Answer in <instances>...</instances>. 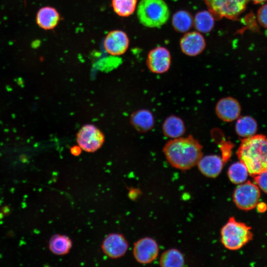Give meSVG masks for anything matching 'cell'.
Instances as JSON below:
<instances>
[{
	"instance_id": "7402d4cb",
	"label": "cell",
	"mask_w": 267,
	"mask_h": 267,
	"mask_svg": "<svg viewBox=\"0 0 267 267\" xmlns=\"http://www.w3.org/2000/svg\"><path fill=\"white\" fill-rule=\"evenodd\" d=\"M159 263L163 267H180L184 264V259L179 251L176 249H170L162 254Z\"/></svg>"
},
{
	"instance_id": "7c38bea8",
	"label": "cell",
	"mask_w": 267,
	"mask_h": 267,
	"mask_svg": "<svg viewBox=\"0 0 267 267\" xmlns=\"http://www.w3.org/2000/svg\"><path fill=\"white\" fill-rule=\"evenodd\" d=\"M128 243L125 237L119 233L108 235L103 241L101 248L104 253L112 259L124 256L128 250Z\"/></svg>"
},
{
	"instance_id": "d6986e66",
	"label": "cell",
	"mask_w": 267,
	"mask_h": 267,
	"mask_svg": "<svg viewBox=\"0 0 267 267\" xmlns=\"http://www.w3.org/2000/svg\"><path fill=\"white\" fill-rule=\"evenodd\" d=\"M172 24L175 30L180 33H185L193 26V18L188 11L180 10L172 16Z\"/></svg>"
},
{
	"instance_id": "9a60e30c",
	"label": "cell",
	"mask_w": 267,
	"mask_h": 267,
	"mask_svg": "<svg viewBox=\"0 0 267 267\" xmlns=\"http://www.w3.org/2000/svg\"><path fill=\"white\" fill-rule=\"evenodd\" d=\"M130 123L138 133H146L151 130L155 125V119L152 113L146 109H141L134 112L130 116Z\"/></svg>"
},
{
	"instance_id": "30bf717a",
	"label": "cell",
	"mask_w": 267,
	"mask_h": 267,
	"mask_svg": "<svg viewBox=\"0 0 267 267\" xmlns=\"http://www.w3.org/2000/svg\"><path fill=\"white\" fill-rule=\"evenodd\" d=\"M215 110L217 116L220 120L225 122H231L240 116L241 107L236 99L227 96L218 101Z\"/></svg>"
},
{
	"instance_id": "4316f807",
	"label": "cell",
	"mask_w": 267,
	"mask_h": 267,
	"mask_svg": "<svg viewBox=\"0 0 267 267\" xmlns=\"http://www.w3.org/2000/svg\"><path fill=\"white\" fill-rule=\"evenodd\" d=\"M71 148V152L74 155H78L81 152V148L79 146H75Z\"/></svg>"
},
{
	"instance_id": "3957f363",
	"label": "cell",
	"mask_w": 267,
	"mask_h": 267,
	"mask_svg": "<svg viewBox=\"0 0 267 267\" xmlns=\"http://www.w3.org/2000/svg\"><path fill=\"white\" fill-rule=\"evenodd\" d=\"M139 22L148 28H159L170 17L169 8L164 0H140L137 7Z\"/></svg>"
},
{
	"instance_id": "2e32d148",
	"label": "cell",
	"mask_w": 267,
	"mask_h": 267,
	"mask_svg": "<svg viewBox=\"0 0 267 267\" xmlns=\"http://www.w3.org/2000/svg\"><path fill=\"white\" fill-rule=\"evenodd\" d=\"M162 130L163 134L171 139L183 136L186 131L183 120L175 115L168 116L164 121Z\"/></svg>"
},
{
	"instance_id": "7a4b0ae2",
	"label": "cell",
	"mask_w": 267,
	"mask_h": 267,
	"mask_svg": "<svg viewBox=\"0 0 267 267\" xmlns=\"http://www.w3.org/2000/svg\"><path fill=\"white\" fill-rule=\"evenodd\" d=\"M236 154L251 176L254 177L267 170V137L263 134H255L243 138Z\"/></svg>"
},
{
	"instance_id": "8fae6325",
	"label": "cell",
	"mask_w": 267,
	"mask_h": 267,
	"mask_svg": "<svg viewBox=\"0 0 267 267\" xmlns=\"http://www.w3.org/2000/svg\"><path fill=\"white\" fill-rule=\"evenodd\" d=\"M103 45L106 51L115 56L124 54L129 45V39L127 34L120 30L109 32L105 37Z\"/></svg>"
},
{
	"instance_id": "4fadbf2b",
	"label": "cell",
	"mask_w": 267,
	"mask_h": 267,
	"mask_svg": "<svg viewBox=\"0 0 267 267\" xmlns=\"http://www.w3.org/2000/svg\"><path fill=\"white\" fill-rule=\"evenodd\" d=\"M179 45L184 54L189 56H195L205 49L206 42L200 32L192 31L185 33L181 37Z\"/></svg>"
},
{
	"instance_id": "603a6c76",
	"label": "cell",
	"mask_w": 267,
	"mask_h": 267,
	"mask_svg": "<svg viewBox=\"0 0 267 267\" xmlns=\"http://www.w3.org/2000/svg\"><path fill=\"white\" fill-rule=\"evenodd\" d=\"M248 175L246 166L240 161L232 164L227 170L228 178L234 184H239L245 182Z\"/></svg>"
},
{
	"instance_id": "8992f818",
	"label": "cell",
	"mask_w": 267,
	"mask_h": 267,
	"mask_svg": "<svg viewBox=\"0 0 267 267\" xmlns=\"http://www.w3.org/2000/svg\"><path fill=\"white\" fill-rule=\"evenodd\" d=\"M76 141L82 150L93 153L102 146L105 141V135L96 126L85 124L77 133Z\"/></svg>"
},
{
	"instance_id": "cb8c5ba5",
	"label": "cell",
	"mask_w": 267,
	"mask_h": 267,
	"mask_svg": "<svg viewBox=\"0 0 267 267\" xmlns=\"http://www.w3.org/2000/svg\"><path fill=\"white\" fill-rule=\"evenodd\" d=\"M137 0H112L114 11L121 17H128L135 11Z\"/></svg>"
},
{
	"instance_id": "52a82bcc",
	"label": "cell",
	"mask_w": 267,
	"mask_h": 267,
	"mask_svg": "<svg viewBox=\"0 0 267 267\" xmlns=\"http://www.w3.org/2000/svg\"><path fill=\"white\" fill-rule=\"evenodd\" d=\"M260 197L259 187L250 181L238 184L233 194V200L236 206L245 211L256 207Z\"/></svg>"
},
{
	"instance_id": "277c9868",
	"label": "cell",
	"mask_w": 267,
	"mask_h": 267,
	"mask_svg": "<svg viewBox=\"0 0 267 267\" xmlns=\"http://www.w3.org/2000/svg\"><path fill=\"white\" fill-rule=\"evenodd\" d=\"M221 237V242L226 248L236 250L252 239L253 233L249 226L231 217L222 228Z\"/></svg>"
},
{
	"instance_id": "ffe728a7",
	"label": "cell",
	"mask_w": 267,
	"mask_h": 267,
	"mask_svg": "<svg viewBox=\"0 0 267 267\" xmlns=\"http://www.w3.org/2000/svg\"><path fill=\"white\" fill-rule=\"evenodd\" d=\"M215 19L209 10L200 11L195 14L193 18V26L198 32L208 33L214 27Z\"/></svg>"
},
{
	"instance_id": "ac0fdd59",
	"label": "cell",
	"mask_w": 267,
	"mask_h": 267,
	"mask_svg": "<svg viewBox=\"0 0 267 267\" xmlns=\"http://www.w3.org/2000/svg\"><path fill=\"white\" fill-rule=\"evenodd\" d=\"M257 130L258 124L256 120L250 116H239L235 123V132L242 139L254 135Z\"/></svg>"
},
{
	"instance_id": "5b68a950",
	"label": "cell",
	"mask_w": 267,
	"mask_h": 267,
	"mask_svg": "<svg viewBox=\"0 0 267 267\" xmlns=\"http://www.w3.org/2000/svg\"><path fill=\"white\" fill-rule=\"evenodd\" d=\"M217 19L234 20L245 9L248 0H202Z\"/></svg>"
},
{
	"instance_id": "6da1fadb",
	"label": "cell",
	"mask_w": 267,
	"mask_h": 267,
	"mask_svg": "<svg viewBox=\"0 0 267 267\" xmlns=\"http://www.w3.org/2000/svg\"><path fill=\"white\" fill-rule=\"evenodd\" d=\"M162 150L169 164L180 170H187L197 165L203 156L202 145L192 135L171 139Z\"/></svg>"
},
{
	"instance_id": "484cf974",
	"label": "cell",
	"mask_w": 267,
	"mask_h": 267,
	"mask_svg": "<svg viewBox=\"0 0 267 267\" xmlns=\"http://www.w3.org/2000/svg\"><path fill=\"white\" fill-rule=\"evenodd\" d=\"M257 19L261 26L267 28V4L263 5L258 10Z\"/></svg>"
},
{
	"instance_id": "d4e9b609",
	"label": "cell",
	"mask_w": 267,
	"mask_h": 267,
	"mask_svg": "<svg viewBox=\"0 0 267 267\" xmlns=\"http://www.w3.org/2000/svg\"><path fill=\"white\" fill-rule=\"evenodd\" d=\"M254 178L259 188L267 193V170L257 174Z\"/></svg>"
},
{
	"instance_id": "83f0119b",
	"label": "cell",
	"mask_w": 267,
	"mask_h": 267,
	"mask_svg": "<svg viewBox=\"0 0 267 267\" xmlns=\"http://www.w3.org/2000/svg\"><path fill=\"white\" fill-rule=\"evenodd\" d=\"M255 3H260L266 0H252Z\"/></svg>"
},
{
	"instance_id": "ba28073f",
	"label": "cell",
	"mask_w": 267,
	"mask_h": 267,
	"mask_svg": "<svg viewBox=\"0 0 267 267\" xmlns=\"http://www.w3.org/2000/svg\"><path fill=\"white\" fill-rule=\"evenodd\" d=\"M171 64V55L167 48L157 46L148 52L146 65L151 72L155 74L164 73L169 70Z\"/></svg>"
},
{
	"instance_id": "44dd1931",
	"label": "cell",
	"mask_w": 267,
	"mask_h": 267,
	"mask_svg": "<svg viewBox=\"0 0 267 267\" xmlns=\"http://www.w3.org/2000/svg\"><path fill=\"white\" fill-rule=\"evenodd\" d=\"M72 241L67 236L55 234L52 236L49 241L50 251L56 255L67 254L72 247Z\"/></svg>"
},
{
	"instance_id": "5bb4252c",
	"label": "cell",
	"mask_w": 267,
	"mask_h": 267,
	"mask_svg": "<svg viewBox=\"0 0 267 267\" xmlns=\"http://www.w3.org/2000/svg\"><path fill=\"white\" fill-rule=\"evenodd\" d=\"M224 163L222 157L215 154H210L203 155L197 165L203 175L215 178L221 173Z\"/></svg>"
},
{
	"instance_id": "e0dca14e",
	"label": "cell",
	"mask_w": 267,
	"mask_h": 267,
	"mask_svg": "<svg viewBox=\"0 0 267 267\" xmlns=\"http://www.w3.org/2000/svg\"><path fill=\"white\" fill-rule=\"evenodd\" d=\"M60 17L54 7L47 6L39 9L36 16L38 25L44 30L54 29L59 23Z\"/></svg>"
},
{
	"instance_id": "9c48e42d",
	"label": "cell",
	"mask_w": 267,
	"mask_h": 267,
	"mask_svg": "<svg viewBox=\"0 0 267 267\" xmlns=\"http://www.w3.org/2000/svg\"><path fill=\"white\" fill-rule=\"evenodd\" d=\"M158 253V245L151 238H142L134 244L133 254L135 259L139 263L146 264L151 263L157 257Z\"/></svg>"
}]
</instances>
